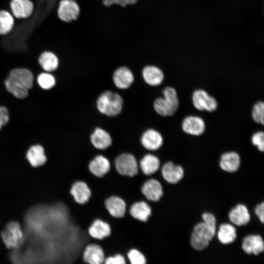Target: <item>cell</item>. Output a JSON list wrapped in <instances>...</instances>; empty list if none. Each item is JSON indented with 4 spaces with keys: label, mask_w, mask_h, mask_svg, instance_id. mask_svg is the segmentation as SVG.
<instances>
[{
    "label": "cell",
    "mask_w": 264,
    "mask_h": 264,
    "mask_svg": "<svg viewBox=\"0 0 264 264\" xmlns=\"http://www.w3.org/2000/svg\"><path fill=\"white\" fill-rule=\"evenodd\" d=\"M141 192L148 200L152 201H157L163 195V188L158 180L154 179H150L142 186Z\"/></svg>",
    "instance_id": "obj_14"
},
{
    "label": "cell",
    "mask_w": 264,
    "mask_h": 264,
    "mask_svg": "<svg viewBox=\"0 0 264 264\" xmlns=\"http://www.w3.org/2000/svg\"><path fill=\"white\" fill-rule=\"evenodd\" d=\"M104 262L106 264H124L126 261L123 255L118 254L108 257L105 259Z\"/></svg>",
    "instance_id": "obj_38"
},
{
    "label": "cell",
    "mask_w": 264,
    "mask_h": 264,
    "mask_svg": "<svg viewBox=\"0 0 264 264\" xmlns=\"http://www.w3.org/2000/svg\"><path fill=\"white\" fill-rule=\"evenodd\" d=\"M128 258L132 264H145L146 260L143 254L136 249H131L127 254Z\"/></svg>",
    "instance_id": "obj_34"
},
{
    "label": "cell",
    "mask_w": 264,
    "mask_h": 264,
    "mask_svg": "<svg viewBox=\"0 0 264 264\" xmlns=\"http://www.w3.org/2000/svg\"><path fill=\"white\" fill-rule=\"evenodd\" d=\"M140 168L145 175H151L155 173L159 169L160 161L159 158L152 154H147L141 159Z\"/></svg>",
    "instance_id": "obj_26"
},
{
    "label": "cell",
    "mask_w": 264,
    "mask_h": 264,
    "mask_svg": "<svg viewBox=\"0 0 264 264\" xmlns=\"http://www.w3.org/2000/svg\"><path fill=\"white\" fill-rule=\"evenodd\" d=\"M215 234L204 222L197 224L191 234L190 242L192 246L197 250L205 248Z\"/></svg>",
    "instance_id": "obj_4"
},
{
    "label": "cell",
    "mask_w": 264,
    "mask_h": 264,
    "mask_svg": "<svg viewBox=\"0 0 264 264\" xmlns=\"http://www.w3.org/2000/svg\"><path fill=\"white\" fill-rule=\"evenodd\" d=\"M218 238L220 242L224 244L233 242L237 238L235 227L229 223L220 224L218 232Z\"/></svg>",
    "instance_id": "obj_28"
},
{
    "label": "cell",
    "mask_w": 264,
    "mask_h": 264,
    "mask_svg": "<svg viewBox=\"0 0 264 264\" xmlns=\"http://www.w3.org/2000/svg\"><path fill=\"white\" fill-rule=\"evenodd\" d=\"M4 84L7 91L17 98L23 99L28 95V89L9 76L5 80Z\"/></svg>",
    "instance_id": "obj_30"
},
{
    "label": "cell",
    "mask_w": 264,
    "mask_h": 264,
    "mask_svg": "<svg viewBox=\"0 0 264 264\" xmlns=\"http://www.w3.org/2000/svg\"><path fill=\"white\" fill-rule=\"evenodd\" d=\"M2 126L0 124V130H1Z\"/></svg>",
    "instance_id": "obj_42"
},
{
    "label": "cell",
    "mask_w": 264,
    "mask_h": 264,
    "mask_svg": "<svg viewBox=\"0 0 264 264\" xmlns=\"http://www.w3.org/2000/svg\"><path fill=\"white\" fill-rule=\"evenodd\" d=\"M85 262L90 264H100L104 262L105 255L102 247L96 244L88 245L83 256Z\"/></svg>",
    "instance_id": "obj_18"
},
{
    "label": "cell",
    "mask_w": 264,
    "mask_h": 264,
    "mask_svg": "<svg viewBox=\"0 0 264 264\" xmlns=\"http://www.w3.org/2000/svg\"><path fill=\"white\" fill-rule=\"evenodd\" d=\"M69 192L74 200L81 204L87 202L91 195L90 188L86 182L82 181L74 182L70 186Z\"/></svg>",
    "instance_id": "obj_11"
},
{
    "label": "cell",
    "mask_w": 264,
    "mask_h": 264,
    "mask_svg": "<svg viewBox=\"0 0 264 264\" xmlns=\"http://www.w3.org/2000/svg\"><path fill=\"white\" fill-rule=\"evenodd\" d=\"M123 106V100L121 96L111 91L102 93L97 101L98 110L108 116H115L119 114Z\"/></svg>",
    "instance_id": "obj_2"
},
{
    "label": "cell",
    "mask_w": 264,
    "mask_h": 264,
    "mask_svg": "<svg viewBox=\"0 0 264 264\" xmlns=\"http://www.w3.org/2000/svg\"><path fill=\"white\" fill-rule=\"evenodd\" d=\"M252 118L255 122L262 126L264 125V103L262 101H257L253 106Z\"/></svg>",
    "instance_id": "obj_32"
},
{
    "label": "cell",
    "mask_w": 264,
    "mask_h": 264,
    "mask_svg": "<svg viewBox=\"0 0 264 264\" xmlns=\"http://www.w3.org/2000/svg\"><path fill=\"white\" fill-rule=\"evenodd\" d=\"M10 7L15 17L25 19L32 14L34 6L30 0H12Z\"/></svg>",
    "instance_id": "obj_20"
},
{
    "label": "cell",
    "mask_w": 264,
    "mask_h": 264,
    "mask_svg": "<svg viewBox=\"0 0 264 264\" xmlns=\"http://www.w3.org/2000/svg\"><path fill=\"white\" fill-rule=\"evenodd\" d=\"M80 13V8L75 0H61L57 9L59 19L66 23H69L78 19Z\"/></svg>",
    "instance_id": "obj_7"
},
{
    "label": "cell",
    "mask_w": 264,
    "mask_h": 264,
    "mask_svg": "<svg viewBox=\"0 0 264 264\" xmlns=\"http://www.w3.org/2000/svg\"><path fill=\"white\" fill-rule=\"evenodd\" d=\"M93 146L97 149L105 150L110 146L112 139L110 134L105 130L97 128L90 136Z\"/></svg>",
    "instance_id": "obj_23"
},
{
    "label": "cell",
    "mask_w": 264,
    "mask_h": 264,
    "mask_svg": "<svg viewBox=\"0 0 264 264\" xmlns=\"http://www.w3.org/2000/svg\"><path fill=\"white\" fill-rule=\"evenodd\" d=\"M231 222L237 226L244 225L250 220V215L246 206L242 204H238L228 214Z\"/></svg>",
    "instance_id": "obj_22"
},
{
    "label": "cell",
    "mask_w": 264,
    "mask_h": 264,
    "mask_svg": "<svg viewBox=\"0 0 264 264\" xmlns=\"http://www.w3.org/2000/svg\"><path fill=\"white\" fill-rule=\"evenodd\" d=\"M181 127L183 132L187 134L199 136L205 132L206 124L201 117L189 115L183 119Z\"/></svg>",
    "instance_id": "obj_8"
},
{
    "label": "cell",
    "mask_w": 264,
    "mask_h": 264,
    "mask_svg": "<svg viewBox=\"0 0 264 264\" xmlns=\"http://www.w3.org/2000/svg\"><path fill=\"white\" fill-rule=\"evenodd\" d=\"M26 159L34 168L43 166L47 160L44 148L39 144L33 145L29 148L26 153Z\"/></svg>",
    "instance_id": "obj_15"
},
{
    "label": "cell",
    "mask_w": 264,
    "mask_h": 264,
    "mask_svg": "<svg viewBox=\"0 0 264 264\" xmlns=\"http://www.w3.org/2000/svg\"><path fill=\"white\" fill-rule=\"evenodd\" d=\"M13 16L8 11L0 10V34L6 35L11 31L14 26Z\"/></svg>",
    "instance_id": "obj_31"
},
{
    "label": "cell",
    "mask_w": 264,
    "mask_h": 264,
    "mask_svg": "<svg viewBox=\"0 0 264 264\" xmlns=\"http://www.w3.org/2000/svg\"><path fill=\"white\" fill-rule=\"evenodd\" d=\"M161 174L167 182L175 184L182 178L184 171L181 166L175 165L172 161H168L162 166Z\"/></svg>",
    "instance_id": "obj_12"
},
{
    "label": "cell",
    "mask_w": 264,
    "mask_h": 264,
    "mask_svg": "<svg viewBox=\"0 0 264 264\" xmlns=\"http://www.w3.org/2000/svg\"><path fill=\"white\" fill-rule=\"evenodd\" d=\"M2 241L10 250L20 248L23 243L24 235L21 223L16 220L8 222L0 232Z\"/></svg>",
    "instance_id": "obj_3"
},
{
    "label": "cell",
    "mask_w": 264,
    "mask_h": 264,
    "mask_svg": "<svg viewBox=\"0 0 264 264\" xmlns=\"http://www.w3.org/2000/svg\"><path fill=\"white\" fill-rule=\"evenodd\" d=\"M220 168L227 172L233 173L237 171L241 164V157L239 154L230 151L222 154L220 161Z\"/></svg>",
    "instance_id": "obj_17"
},
{
    "label": "cell",
    "mask_w": 264,
    "mask_h": 264,
    "mask_svg": "<svg viewBox=\"0 0 264 264\" xmlns=\"http://www.w3.org/2000/svg\"><path fill=\"white\" fill-rule=\"evenodd\" d=\"M142 77L145 82L151 86H157L160 85L164 79L162 70L154 65H147L142 71Z\"/></svg>",
    "instance_id": "obj_13"
},
{
    "label": "cell",
    "mask_w": 264,
    "mask_h": 264,
    "mask_svg": "<svg viewBox=\"0 0 264 264\" xmlns=\"http://www.w3.org/2000/svg\"><path fill=\"white\" fill-rule=\"evenodd\" d=\"M141 142L143 146L150 151H156L163 145V138L161 134L154 129H149L142 135Z\"/></svg>",
    "instance_id": "obj_10"
},
{
    "label": "cell",
    "mask_w": 264,
    "mask_h": 264,
    "mask_svg": "<svg viewBox=\"0 0 264 264\" xmlns=\"http://www.w3.org/2000/svg\"><path fill=\"white\" fill-rule=\"evenodd\" d=\"M9 76L27 89L31 88L33 86V74L26 68L13 69L9 72Z\"/></svg>",
    "instance_id": "obj_24"
},
{
    "label": "cell",
    "mask_w": 264,
    "mask_h": 264,
    "mask_svg": "<svg viewBox=\"0 0 264 264\" xmlns=\"http://www.w3.org/2000/svg\"><path fill=\"white\" fill-rule=\"evenodd\" d=\"M192 101L194 107L198 110H206L212 112L218 107L217 100L213 96L210 95L204 89L195 90L192 95Z\"/></svg>",
    "instance_id": "obj_5"
},
{
    "label": "cell",
    "mask_w": 264,
    "mask_h": 264,
    "mask_svg": "<svg viewBox=\"0 0 264 264\" xmlns=\"http://www.w3.org/2000/svg\"><path fill=\"white\" fill-rule=\"evenodd\" d=\"M109 160L102 155L96 156L89 163L88 169L90 172L97 177H102L110 169Z\"/></svg>",
    "instance_id": "obj_21"
},
{
    "label": "cell",
    "mask_w": 264,
    "mask_h": 264,
    "mask_svg": "<svg viewBox=\"0 0 264 264\" xmlns=\"http://www.w3.org/2000/svg\"><path fill=\"white\" fill-rule=\"evenodd\" d=\"M39 62L42 68L47 72L54 71L59 65L57 56L50 51L43 52L39 57Z\"/></svg>",
    "instance_id": "obj_29"
},
{
    "label": "cell",
    "mask_w": 264,
    "mask_h": 264,
    "mask_svg": "<svg viewBox=\"0 0 264 264\" xmlns=\"http://www.w3.org/2000/svg\"><path fill=\"white\" fill-rule=\"evenodd\" d=\"M151 212L150 206L143 201L135 202L130 210L131 215L135 219L141 221H146L151 215Z\"/></svg>",
    "instance_id": "obj_27"
},
{
    "label": "cell",
    "mask_w": 264,
    "mask_h": 264,
    "mask_svg": "<svg viewBox=\"0 0 264 264\" xmlns=\"http://www.w3.org/2000/svg\"><path fill=\"white\" fill-rule=\"evenodd\" d=\"M52 180H53V174H52ZM52 190H53V181H52Z\"/></svg>",
    "instance_id": "obj_41"
},
{
    "label": "cell",
    "mask_w": 264,
    "mask_h": 264,
    "mask_svg": "<svg viewBox=\"0 0 264 264\" xmlns=\"http://www.w3.org/2000/svg\"><path fill=\"white\" fill-rule=\"evenodd\" d=\"M105 204L111 216L120 218L124 216L126 210V203L122 198L117 196H111L105 200Z\"/></svg>",
    "instance_id": "obj_19"
},
{
    "label": "cell",
    "mask_w": 264,
    "mask_h": 264,
    "mask_svg": "<svg viewBox=\"0 0 264 264\" xmlns=\"http://www.w3.org/2000/svg\"><path fill=\"white\" fill-rule=\"evenodd\" d=\"M251 141L254 146H256L259 151H264V132L260 131L254 133L251 138Z\"/></svg>",
    "instance_id": "obj_35"
},
{
    "label": "cell",
    "mask_w": 264,
    "mask_h": 264,
    "mask_svg": "<svg viewBox=\"0 0 264 264\" xmlns=\"http://www.w3.org/2000/svg\"><path fill=\"white\" fill-rule=\"evenodd\" d=\"M138 0H103L102 2L106 6H110L114 4L125 7L129 5H132L137 2Z\"/></svg>",
    "instance_id": "obj_37"
},
{
    "label": "cell",
    "mask_w": 264,
    "mask_h": 264,
    "mask_svg": "<svg viewBox=\"0 0 264 264\" xmlns=\"http://www.w3.org/2000/svg\"><path fill=\"white\" fill-rule=\"evenodd\" d=\"M243 250L248 254L257 255L264 250V243L262 237L258 235L246 236L242 243Z\"/></svg>",
    "instance_id": "obj_16"
},
{
    "label": "cell",
    "mask_w": 264,
    "mask_h": 264,
    "mask_svg": "<svg viewBox=\"0 0 264 264\" xmlns=\"http://www.w3.org/2000/svg\"><path fill=\"white\" fill-rule=\"evenodd\" d=\"M202 218L205 224L214 232L216 230V220L214 215L210 213H204L202 215Z\"/></svg>",
    "instance_id": "obj_36"
},
{
    "label": "cell",
    "mask_w": 264,
    "mask_h": 264,
    "mask_svg": "<svg viewBox=\"0 0 264 264\" xmlns=\"http://www.w3.org/2000/svg\"><path fill=\"white\" fill-rule=\"evenodd\" d=\"M163 97L156 98L154 103L156 112L163 117L173 115L178 110L179 101L176 89L167 87L162 91Z\"/></svg>",
    "instance_id": "obj_1"
},
{
    "label": "cell",
    "mask_w": 264,
    "mask_h": 264,
    "mask_svg": "<svg viewBox=\"0 0 264 264\" xmlns=\"http://www.w3.org/2000/svg\"><path fill=\"white\" fill-rule=\"evenodd\" d=\"M8 260H9V258H8ZM8 263H9V262H8Z\"/></svg>",
    "instance_id": "obj_43"
},
{
    "label": "cell",
    "mask_w": 264,
    "mask_h": 264,
    "mask_svg": "<svg viewBox=\"0 0 264 264\" xmlns=\"http://www.w3.org/2000/svg\"><path fill=\"white\" fill-rule=\"evenodd\" d=\"M37 81L39 86L44 89L52 88L56 83L54 77L48 72L41 73L38 77Z\"/></svg>",
    "instance_id": "obj_33"
},
{
    "label": "cell",
    "mask_w": 264,
    "mask_h": 264,
    "mask_svg": "<svg viewBox=\"0 0 264 264\" xmlns=\"http://www.w3.org/2000/svg\"><path fill=\"white\" fill-rule=\"evenodd\" d=\"M9 117L7 109L3 106H0V124L3 126L7 124L9 121Z\"/></svg>",
    "instance_id": "obj_39"
},
{
    "label": "cell",
    "mask_w": 264,
    "mask_h": 264,
    "mask_svg": "<svg viewBox=\"0 0 264 264\" xmlns=\"http://www.w3.org/2000/svg\"><path fill=\"white\" fill-rule=\"evenodd\" d=\"M117 172L122 176H133L138 171V165L135 157L132 154L124 153L119 155L115 161Z\"/></svg>",
    "instance_id": "obj_6"
},
{
    "label": "cell",
    "mask_w": 264,
    "mask_h": 264,
    "mask_svg": "<svg viewBox=\"0 0 264 264\" xmlns=\"http://www.w3.org/2000/svg\"><path fill=\"white\" fill-rule=\"evenodd\" d=\"M88 233L91 237L95 239L102 240L110 234L111 228L107 222L97 219L89 227Z\"/></svg>",
    "instance_id": "obj_25"
},
{
    "label": "cell",
    "mask_w": 264,
    "mask_h": 264,
    "mask_svg": "<svg viewBox=\"0 0 264 264\" xmlns=\"http://www.w3.org/2000/svg\"><path fill=\"white\" fill-rule=\"evenodd\" d=\"M112 79L116 87L120 89H127L132 85L134 78L130 68L126 66H121L114 71Z\"/></svg>",
    "instance_id": "obj_9"
},
{
    "label": "cell",
    "mask_w": 264,
    "mask_h": 264,
    "mask_svg": "<svg viewBox=\"0 0 264 264\" xmlns=\"http://www.w3.org/2000/svg\"><path fill=\"white\" fill-rule=\"evenodd\" d=\"M255 213L258 217L260 221L264 223V203L257 205L255 209Z\"/></svg>",
    "instance_id": "obj_40"
}]
</instances>
